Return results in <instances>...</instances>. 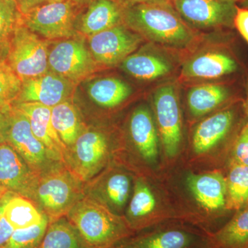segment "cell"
<instances>
[{"label": "cell", "mask_w": 248, "mask_h": 248, "mask_svg": "<svg viewBox=\"0 0 248 248\" xmlns=\"http://www.w3.org/2000/svg\"><path fill=\"white\" fill-rule=\"evenodd\" d=\"M9 191L0 198V247H4L14 234L15 230L6 219L4 214L5 205L9 197Z\"/></svg>", "instance_id": "obj_35"}, {"label": "cell", "mask_w": 248, "mask_h": 248, "mask_svg": "<svg viewBox=\"0 0 248 248\" xmlns=\"http://www.w3.org/2000/svg\"><path fill=\"white\" fill-rule=\"evenodd\" d=\"M113 155L107 133L86 126L74 144L67 149L64 165L81 182L86 183L112 162Z\"/></svg>", "instance_id": "obj_4"}, {"label": "cell", "mask_w": 248, "mask_h": 248, "mask_svg": "<svg viewBox=\"0 0 248 248\" xmlns=\"http://www.w3.org/2000/svg\"><path fill=\"white\" fill-rule=\"evenodd\" d=\"M232 161L248 167V122L241 129L234 142Z\"/></svg>", "instance_id": "obj_34"}, {"label": "cell", "mask_w": 248, "mask_h": 248, "mask_svg": "<svg viewBox=\"0 0 248 248\" xmlns=\"http://www.w3.org/2000/svg\"><path fill=\"white\" fill-rule=\"evenodd\" d=\"M38 248H89L74 226L65 217L49 221Z\"/></svg>", "instance_id": "obj_29"}, {"label": "cell", "mask_w": 248, "mask_h": 248, "mask_svg": "<svg viewBox=\"0 0 248 248\" xmlns=\"http://www.w3.org/2000/svg\"><path fill=\"white\" fill-rule=\"evenodd\" d=\"M22 81L10 66L6 58L0 60V113L9 114L17 102Z\"/></svg>", "instance_id": "obj_31"}, {"label": "cell", "mask_w": 248, "mask_h": 248, "mask_svg": "<svg viewBox=\"0 0 248 248\" xmlns=\"http://www.w3.org/2000/svg\"><path fill=\"white\" fill-rule=\"evenodd\" d=\"M122 68L137 79L152 81L169 74L172 65L159 55L138 53L125 58L122 62Z\"/></svg>", "instance_id": "obj_26"}, {"label": "cell", "mask_w": 248, "mask_h": 248, "mask_svg": "<svg viewBox=\"0 0 248 248\" xmlns=\"http://www.w3.org/2000/svg\"><path fill=\"white\" fill-rule=\"evenodd\" d=\"M26 116L36 138L46 148L53 160L64 164L67 147L59 137L51 120V108L39 103H17L14 107Z\"/></svg>", "instance_id": "obj_15"}, {"label": "cell", "mask_w": 248, "mask_h": 248, "mask_svg": "<svg viewBox=\"0 0 248 248\" xmlns=\"http://www.w3.org/2000/svg\"><path fill=\"white\" fill-rule=\"evenodd\" d=\"M16 1H17V0H16Z\"/></svg>", "instance_id": "obj_46"}, {"label": "cell", "mask_w": 248, "mask_h": 248, "mask_svg": "<svg viewBox=\"0 0 248 248\" xmlns=\"http://www.w3.org/2000/svg\"><path fill=\"white\" fill-rule=\"evenodd\" d=\"M73 82L49 71L22 82L17 103L34 102L53 107L67 101L73 91Z\"/></svg>", "instance_id": "obj_16"}, {"label": "cell", "mask_w": 248, "mask_h": 248, "mask_svg": "<svg viewBox=\"0 0 248 248\" xmlns=\"http://www.w3.org/2000/svg\"><path fill=\"white\" fill-rule=\"evenodd\" d=\"M235 1H244V0H235Z\"/></svg>", "instance_id": "obj_44"}, {"label": "cell", "mask_w": 248, "mask_h": 248, "mask_svg": "<svg viewBox=\"0 0 248 248\" xmlns=\"http://www.w3.org/2000/svg\"><path fill=\"white\" fill-rule=\"evenodd\" d=\"M6 143L12 147L38 175L58 162L53 159L46 147L32 133L26 116L14 108L9 114Z\"/></svg>", "instance_id": "obj_9"}, {"label": "cell", "mask_w": 248, "mask_h": 248, "mask_svg": "<svg viewBox=\"0 0 248 248\" xmlns=\"http://www.w3.org/2000/svg\"><path fill=\"white\" fill-rule=\"evenodd\" d=\"M88 93L91 100L99 107L112 108L126 100L132 89L122 80L107 78L92 81L88 87Z\"/></svg>", "instance_id": "obj_27"}, {"label": "cell", "mask_w": 248, "mask_h": 248, "mask_svg": "<svg viewBox=\"0 0 248 248\" xmlns=\"http://www.w3.org/2000/svg\"><path fill=\"white\" fill-rule=\"evenodd\" d=\"M228 210H240L248 205V167L232 161L226 179Z\"/></svg>", "instance_id": "obj_30"}, {"label": "cell", "mask_w": 248, "mask_h": 248, "mask_svg": "<svg viewBox=\"0 0 248 248\" xmlns=\"http://www.w3.org/2000/svg\"><path fill=\"white\" fill-rule=\"evenodd\" d=\"M205 248H248V205L223 227L209 235Z\"/></svg>", "instance_id": "obj_23"}, {"label": "cell", "mask_w": 248, "mask_h": 248, "mask_svg": "<svg viewBox=\"0 0 248 248\" xmlns=\"http://www.w3.org/2000/svg\"><path fill=\"white\" fill-rule=\"evenodd\" d=\"M186 183L197 203L209 213H217L226 208V179L221 173L190 174Z\"/></svg>", "instance_id": "obj_19"}, {"label": "cell", "mask_w": 248, "mask_h": 248, "mask_svg": "<svg viewBox=\"0 0 248 248\" xmlns=\"http://www.w3.org/2000/svg\"><path fill=\"white\" fill-rule=\"evenodd\" d=\"M156 200L148 183L138 177L134 180L133 190L124 217L135 232L148 228L158 221Z\"/></svg>", "instance_id": "obj_20"}, {"label": "cell", "mask_w": 248, "mask_h": 248, "mask_svg": "<svg viewBox=\"0 0 248 248\" xmlns=\"http://www.w3.org/2000/svg\"><path fill=\"white\" fill-rule=\"evenodd\" d=\"M78 4L71 0H60L41 5L22 16L23 24L48 40L68 38L75 35V22Z\"/></svg>", "instance_id": "obj_7"}, {"label": "cell", "mask_w": 248, "mask_h": 248, "mask_svg": "<svg viewBox=\"0 0 248 248\" xmlns=\"http://www.w3.org/2000/svg\"><path fill=\"white\" fill-rule=\"evenodd\" d=\"M38 177L12 147L0 143V186L31 201Z\"/></svg>", "instance_id": "obj_13"}, {"label": "cell", "mask_w": 248, "mask_h": 248, "mask_svg": "<svg viewBox=\"0 0 248 248\" xmlns=\"http://www.w3.org/2000/svg\"><path fill=\"white\" fill-rule=\"evenodd\" d=\"M89 248H115L135 234L124 216L85 197L66 216Z\"/></svg>", "instance_id": "obj_2"}, {"label": "cell", "mask_w": 248, "mask_h": 248, "mask_svg": "<svg viewBox=\"0 0 248 248\" xmlns=\"http://www.w3.org/2000/svg\"><path fill=\"white\" fill-rule=\"evenodd\" d=\"M130 4H143V3H171L172 0H127Z\"/></svg>", "instance_id": "obj_39"}, {"label": "cell", "mask_w": 248, "mask_h": 248, "mask_svg": "<svg viewBox=\"0 0 248 248\" xmlns=\"http://www.w3.org/2000/svg\"><path fill=\"white\" fill-rule=\"evenodd\" d=\"M95 66L92 53L80 41H62L49 51V71L71 82L89 76L94 72Z\"/></svg>", "instance_id": "obj_10"}, {"label": "cell", "mask_w": 248, "mask_h": 248, "mask_svg": "<svg viewBox=\"0 0 248 248\" xmlns=\"http://www.w3.org/2000/svg\"><path fill=\"white\" fill-rule=\"evenodd\" d=\"M9 126V114L0 113V143H6V131Z\"/></svg>", "instance_id": "obj_38"}, {"label": "cell", "mask_w": 248, "mask_h": 248, "mask_svg": "<svg viewBox=\"0 0 248 248\" xmlns=\"http://www.w3.org/2000/svg\"><path fill=\"white\" fill-rule=\"evenodd\" d=\"M246 107H247V111H248V91L247 102H246Z\"/></svg>", "instance_id": "obj_43"}, {"label": "cell", "mask_w": 248, "mask_h": 248, "mask_svg": "<svg viewBox=\"0 0 248 248\" xmlns=\"http://www.w3.org/2000/svg\"><path fill=\"white\" fill-rule=\"evenodd\" d=\"M48 43L22 22L10 42L6 59L22 80L38 78L49 72Z\"/></svg>", "instance_id": "obj_5"}, {"label": "cell", "mask_w": 248, "mask_h": 248, "mask_svg": "<svg viewBox=\"0 0 248 248\" xmlns=\"http://www.w3.org/2000/svg\"><path fill=\"white\" fill-rule=\"evenodd\" d=\"M155 118L165 153L177 156L183 139L182 112L177 89L172 84L161 86L153 97Z\"/></svg>", "instance_id": "obj_8"}, {"label": "cell", "mask_w": 248, "mask_h": 248, "mask_svg": "<svg viewBox=\"0 0 248 248\" xmlns=\"http://www.w3.org/2000/svg\"><path fill=\"white\" fill-rule=\"evenodd\" d=\"M0 248H3L0 247Z\"/></svg>", "instance_id": "obj_45"}, {"label": "cell", "mask_w": 248, "mask_h": 248, "mask_svg": "<svg viewBox=\"0 0 248 248\" xmlns=\"http://www.w3.org/2000/svg\"><path fill=\"white\" fill-rule=\"evenodd\" d=\"M48 217L45 215L38 224L26 229L16 230L3 248H38L46 231Z\"/></svg>", "instance_id": "obj_33"}, {"label": "cell", "mask_w": 248, "mask_h": 248, "mask_svg": "<svg viewBox=\"0 0 248 248\" xmlns=\"http://www.w3.org/2000/svg\"><path fill=\"white\" fill-rule=\"evenodd\" d=\"M90 37V49L94 60L108 66L123 62L138 48L142 41L141 35L134 33L122 24Z\"/></svg>", "instance_id": "obj_11"}, {"label": "cell", "mask_w": 248, "mask_h": 248, "mask_svg": "<svg viewBox=\"0 0 248 248\" xmlns=\"http://www.w3.org/2000/svg\"><path fill=\"white\" fill-rule=\"evenodd\" d=\"M235 119L234 109L229 108L218 111L201 122L192 135V149L196 154H205L218 146L231 131Z\"/></svg>", "instance_id": "obj_18"}, {"label": "cell", "mask_w": 248, "mask_h": 248, "mask_svg": "<svg viewBox=\"0 0 248 248\" xmlns=\"http://www.w3.org/2000/svg\"><path fill=\"white\" fill-rule=\"evenodd\" d=\"M6 53H7V52L0 47V60L6 58Z\"/></svg>", "instance_id": "obj_40"}, {"label": "cell", "mask_w": 248, "mask_h": 248, "mask_svg": "<svg viewBox=\"0 0 248 248\" xmlns=\"http://www.w3.org/2000/svg\"><path fill=\"white\" fill-rule=\"evenodd\" d=\"M84 184L64 164L57 162L39 175L31 201L49 221L66 217L85 197Z\"/></svg>", "instance_id": "obj_3"}, {"label": "cell", "mask_w": 248, "mask_h": 248, "mask_svg": "<svg viewBox=\"0 0 248 248\" xmlns=\"http://www.w3.org/2000/svg\"><path fill=\"white\" fill-rule=\"evenodd\" d=\"M206 240L181 227H161L134 234L115 248H205Z\"/></svg>", "instance_id": "obj_14"}, {"label": "cell", "mask_w": 248, "mask_h": 248, "mask_svg": "<svg viewBox=\"0 0 248 248\" xmlns=\"http://www.w3.org/2000/svg\"><path fill=\"white\" fill-rule=\"evenodd\" d=\"M134 180L129 170L112 161L95 177L84 184L86 197L124 216L133 192Z\"/></svg>", "instance_id": "obj_6"}, {"label": "cell", "mask_w": 248, "mask_h": 248, "mask_svg": "<svg viewBox=\"0 0 248 248\" xmlns=\"http://www.w3.org/2000/svg\"><path fill=\"white\" fill-rule=\"evenodd\" d=\"M56 1L60 0H17V4L19 12L22 16H25L29 11L37 6Z\"/></svg>", "instance_id": "obj_37"}, {"label": "cell", "mask_w": 248, "mask_h": 248, "mask_svg": "<svg viewBox=\"0 0 248 248\" xmlns=\"http://www.w3.org/2000/svg\"><path fill=\"white\" fill-rule=\"evenodd\" d=\"M174 9L186 22L200 28L230 25L234 21L235 0H172Z\"/></svg>", "instance_id": "obj_12"}, {"label": "cell", "mask_w": 248, "mask_h": 248, "mask_svg": "<svg viewBox=\"0 0 248 248\" xmlns=\"http://www.w3.org/2000/svg\"><path fill=\"white\" fill-rule=\"evenodd\" d=\"M7 190L6 188H4L2 186H0V198L2 197L3 195L7 192Z\"/></svg>", "instance_id": "obj_41"}, {"label": "cell", "mask_w": 248, "mask_h": 248, "mask_svg": "<svg viewBox=\"0 0 248 248\" xmlns=\"http://www.w3.org/2000/svg\"><path fill=\"white\" fill-rule=\"evenodd\" d=\"M22 17L16 0H0V47L6 52Z\"/></svg>", "instance_id": "obj_32"}, {"label": "cell", "mask_w": 248, "mask_h": 248, "mask_svg": "<svg viewBox=\"0 0 248 248\" xmlns=\"http://www.w3.org/2000/svg\"><path fill=\"white\" fill-rule=\"evenodd\" d=\"M237 63L234 59L221 52L200 54L186 63L183 75L192 79H216L234 73Z\"/></svg>", "instance_id": "obj_22"}, {"label": "cell", "mask_w": 248, "mask_h": 248, "mask_svg": "<svg viewBox=\"0 0 248 248\" xmlns=\"http://www.w3.org/2000/svg\"><path fill=\"white\" fill-rule=\"evenodd\" d=\"M229 89L221 84H203L195 86L187 93V102L190 113L194 117L210 113L230 97Z\"/></svg>", "instance_id": "obj_25"}, {"label": "cell", "mask_w": 248, "mask_h": 248, "mask_svg": "<svg viewBox=\"0 0 248 248\" xmlns=\"http://www.w3.org/2000/svg\"><path fill=\"white\" fill-rule=\"evenodd\" d=\"M233 23L239 33L248 44V9L236 6Z\"/></svg>", "instance_id": "obj_36"}, {"label": "cell", "mask_w": 248, "mask_h": 248, "mask_svg": "<svg viewBox=\"0 0 248 248\" xmlns=\"http://www.w3.org/2000/svg\"><path fill=\"white\" fill-rule=\"evenodd\" d=\"M170 4H129L124 7V21L134 30L161 45L185 47L193 40V32Z\"/></svg>", "instance_id": "obj_1"}, {"label": "cell", "mask_w": 248, "mask_h": 248, "mask_svg": "<svg viewBox=\"0 0 248 248\" xmlns=\"http://www.w3.org/2000/svg\"><path fill=\"white\" fill-rule=\"evenodd\" d=\"M9 192L4 214L6 219L15 231L30 228L42 221L45 215L39 210L32 201Z\"/></svg>", "instance_id": "obj_28"}, {"label": "cell", "mask_w": 248, "mask_h": 248, "mask_svg": "<svg viewBox=\"0 0 248 248\" xmlns=\"http://www.w3.org/2000/svg\"><path fill=\"white\" fill-rule=\"evenodd\" d=\"M129 133L139 156L148 164H155L159 155V139L154 119L147 106H140L133 111L129 121Z\"/></svg>", "instance_id": "obj_17"}, {"label": "cell", "mask_w": 248, "mask_h": 248, "mask_svg": "<svg viewBox=\"0 0 248 248\" xmlns=\"http://www.w3.org/2000/svg\"><path fill=\"white\" fill-rule=\"evenodd\" d=\"M51 120L54 128L67 149L74 144L86 128L79 111L68 101L51 108Z\"/></svg>", "instance_id": "obj_24"}, {"label": "cell", "mask_w": 248, "mask_h": 248, "mask_svg": "<svg viewBox=\"0 0 248 248\" xmlns=\"http://www.w3.org/2000/svg\"><path fill=\"white\" fill-rule=\"evenodd\" d=\"M71 1H74V2L77 3V4H81V3L86 2V1H89L90 0H71Z\"/></svg>", "instance_id": "obj_42"}, {"label": "cell", "mask_w": 248, "mask_h": 248, "mask_svg": "<svg viewBox=\"0 0 248 248\" xmlns=\"http://www.w3.org/2000/svg\"><path fill=\"white\" fill-rule=\"evenodd\" d=\"M124 10L115 0H93L81 18L80 31L92 36L120 25L124 21Z\"/></svg>", "instance_id": "obj_21"}]
</instances>
